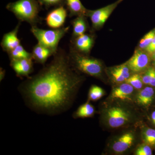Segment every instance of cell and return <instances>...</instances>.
I'll use <instances>...</instances> for the list:
<instances>
[{
	"label": "cell",
	"instance_id": "1",
	"mask_svg": "<svg viewBox=\"0 0 155 155\" xmlns=\"http://www.w3.org/2000/svg\"><path fill=\"white\" fill-rule=\"evenodd\" d=\"M49 64L19 86L26 104L39 113L57 115L72 105L84 78L72 67L69 54L59 48Z\"/></svg>",
	"mask_w": 155,
	"mask_h": 155
},
{
	"label": "cell",
	"instance_id": "2",
	"mask_svg": "<svg viewBox=\"0 0 155 155\" xmlns=\"http://www.w3.org/2000/svg\"><path fill=\"white\" fill-rule=\"evenodd\" d=\"M41 6L38 0H18L8 4L6 9L12 12L19 22H28L31 26L41 21L39 16Z\"/></svg>",
	"mask_w": 155,
	"mask_h": 155
},
{
	"label": "cell",
	"instance_id": "3",
	"mask_svg": "<svg viewBox=\"0 0 155 155\" xmlns=\"http://www.w3.org/2000/svg\"><path fill=\"white\" fill-rule=\"evenodd\" d=\"M68 54L70 64L75 70L93 77H101L104 67L100 60L78 52L71 47Z\"/></svg>",
	"mask_w": 155,
	"mask_h": 155
},
{
	"label": "cell",
	"instance_id": "4",
	"mask_svg": "<svg viewBox=\"0 0 155 155\" xmlns=\"http://www.w3.org/2000/svg\"><path fill=\"white\" fill-rule=\"evenodd\" d=\"M69 28V26H63L59 28L46 30L34 25L31 26V31L37 40L38 43L57 52L60 41L68 33Z\"/></svg>",
	"mask_w": 155,
	"mask_h": 155
},
{
	"label": "cell",
	"instance_id": "5",
	"mask_svg": "<svg viewBox=\"0 0 155 155\" xmlns=\"http://www.w3.org/2000/svg\"><path fill=\"white\" fill-rule=\"evenodd\" d=\"M131 117L129 111L119 106L110 107L105 113L107 124L112 128H118L127 125L131 121Z\"/></svg>",
	"mask_w": 155,
	"mask_h": 155
},
{
	"label": "cell",
	"instance_id": "6",
	"mask_svg": "<svg viewBox=\"0 0 155 155\" xmlns=\"http://www.w3.org/2000/svg\"><path fill=\"white\" fill-rule=\"evenodd\" d=\"M123 1L118 0L113 4L97 10H87L86 16L90 18L94 28L97 29L102 27L114 10Z\"/></svg>",
	"mask_w": 155,
	"mask_h": 155
},
{
	"label": "cell",
	"instance_id": "7",
	"mask_svg": "<svg viewBox=\"0 0 155 155\" xmlns=\"http://www.w3.org/2000/svg\"><path fill=\"white\" fill-rule=\"evenodd\" d=\"M150 61V59L148 53L140 49L136 50L133 56L126 64L132 72H139L148 68Z\"/></svg>",
	"mask_w": 155,
	"mask_h": 155
},
{
	"label": "cell",
	"instance_id": "8",
	"mask_svg": "<svg viewBox=\"0 0 155 155\" xmlns=\"http://www.w3.org/2000/svg\"><path fill=\"white\" fill-rule=\"evenodd\" d=\"M68 16V11L64 5L56 7L50 11L45 17L46 23L53 29L63 27Z\"/></svg>",
	"mask_w": 155,
	"mask_h": 155
},
{
	"label": "cell",
	"instance_id": "9",
	"mask_svg": "<svg viewBox=\"0 0 155 155\" xmlns=\"http://www.w3.org/2000/svg\"><path fill=\"white\" fill-rule=\"evenodd\" d=\"M32 58L13 59L10 60V66L18 77H29L33 72Z\"/></svg>",
	"mask_w": 155,
	"mask_h": 155
},
{
	"label": "cell",
	"instance_id": "10",
	"mask_svg": "<svg viewBox=\"0 0 155 155\" xmlns=\"http://www.w3.org/2000/svg\"><path fill=\"white\" fill-rule=\"evenodd\" d=\"M94 38L91 35L84 34L71 39L72 48L78 52L87 54L90 52L94 44Z\"/></svg>",
	"mask_w": 155,
	"mask_h": 155
},
{
	"label": "cell",
	"instance_id": "11",
	"mask_svg": "<svg viewBox=\"0 0 155 155\" xmlns=\"http://www.w3.org/2000/svg\"><path fill=\"white\" fill-rule=\"evenodd\" d=\"M135 140V135L133 132L129 131L123 134L114 142L112 150L115 153L125 152L132 146Z\"/></svg>",
	"mask_w": 155,
	"mask_h": 155
},
{
	"label": "cell",
	"instance_id": "12",
	"mask_svg": "<svg viewBox=\"0 0 155 155\" xmlns=\"http://www.w3.org/2000/svg\"><path fill=\"white\" fill-rule=\"evenodd\" d=\"M21 22H19L13 30L3 35L1 46L3 51L8 52L21 44L20 41L18 37V33Z\"/></svg>",
	"mask_w": 155,
	"mask_h": 155
},
{
	"label": "cell",
	"instance_id": "13",
	"mask_svg": "<svg viewBox=\"0 0 155 155\" xmlns=\"http://www.w3.org/2000/svg\"><path fill=\"white\" fill-rule=\"evenodd\" d=\"M55 52L38 43L35 45L32 49V59L38 64L44 65L49 58L54 56Z\"/></svg>",
	"mask_w": 155,
	"mask_h": 155
},
{
	"label": "cell",
	"instance_id": "14",
	"mask_svg": "<svg viewBox=\"0 0 155 155\" xmlns=\"http://www.w3.org/2000/svg\"><path fill=\"white\" fill-rule=\"evenodd\" d=\"M134 91V87L129 84L122 83L113 89L111 93L110 98L112 100L127 101L131 100V97Z\"/></svg>",
	"mask_w": 155,
	"mask_h": 155
},
{
	"label": "cell",
	"instance_id": "15",
	"mask_svg": "<svg viewBox=\"0 0 155 155\" xmlns=\"http://www.w3.org/2000/svg\"><path fill=\"white\" fill-rule=\"evenodd\" d=\"M130 69L127 64L113 67L110 74L113 81L117 83L124 82L130 76Z\"/></svg>",
	"mask_w": 155,
	"mask_h": 155
},
{
	"label": "cell",
	"instance_id": "16",
	"mask_svg": "<svg viewBox=\"0 0 155 155\" xmlns=\"http://www.w3.org/2000/svg\"><path fill=\"white\" fill-rule=\"evenodd\" d=\"M155 91L151 87H146L139 92L136 97L137 103L142 107H147L154 99Z\"/></svg>",
	"mask_w": 155,
	"mask_h": 155
},
{
	"label": "cell",
	"instance_id": "17",
	"mask_svg": "<svg viewBox=\"0 0 155 155\" xmlns=\"http://www.w3.org/2000/svg\"><path fill=\"white\" fill-rule=\"evenodd\" d=\"M65 5L69 12V17L84 15L86 16L87 10L85 8L80 0H66Z\"/></svg>",
	"mask_w": 155,
	"mask_h": 155
},
{
	"label": "cell",
	"instance_id": "18",
	"mask_svg": "<svg viewBox=\"0 0 155 155\" xmlns=\"http://www.w3.org/2000/svg\"><path fill=\"white\" fill-rule=\"evenodd\" d=\"M72 26V38H75L85 34L88 26L85 16H77L75 19L71 21Z\"/></svg>",
	"mask_w": 155,
	"mask_h": 155
},
{
	"label": "cell",
	"instance_id": "19",
	"mask_svg": "<svg viewBox=\"0 0 155 155\" xmlns=\"http://www.w3.org/2000/svg\"><path fill=\"white\" fill-rule=\"evenodd\" d=\"M95 110L94 107L88 101L81 105L73 114V118H85L92 117L94 115Z\"/></svg>",
	"mask_w": 155,
	"mask_h": 155
},
{
	"label": "cell",
	"instance_id": "20",
	"mask_svg": "<svg viewBox=\"0 0 155 155\" xmlns=\"http://www.w3.org/2000/svg\"><path fill=\"white\" fill-rule=\"evenodd\" d=\"M8 53L10 60L13 59H29L32 58L31 53H29L25 49L21 44Z\"/></svg>",
	"mask_w": 155,
	"mask_h": 155
},
{
	"label": "cell",
	"instance_id": "21",
	"mask_svg": "<svg viewBox=\"0 0 155 155\" xmlns=\"http://www.w3.org/2000/svg\"><path fill=\"white\" fill-rule=\"evenodd\" d=\"M142 138L144 143L155 149V129L145 127L142 130Z\"/></svg>",
	"mask_w": 155,
	"mask_h": 155
},
{
	"label": "cell",
	"instance_id": "22",
	"mask_svg": "<svg viewBox=\"0 0 155 155\" xmlns=\"http://www.w3.org/2000/svg\"><path fill=\"white\" fill-rule=\"evenodd\" d=\"M104 94V91L101 87L97 85H92L89 91L88 100L96 101L101 98Z\"/></svg>",
	"mask_w": 155,
	"mask_h": 155
},
{
	"label": "cell",
	"instance_id": "23",
	"mask_svg": "<svg viewBox=\"0 0 155 155\" xmlns=\"http://www.w3.org/2000/svg\"><path fill=\"white\" fill-rule=\"evenodd\" d=\"M125 82L130 84L137 89H141L143 84L142 76L138 74H135L130 76L125 81Z\"/></svg>",
	"mask_w": 155,
	"mask_h": 155
},
{
	"label": "cell",
	"instance_id": "24",
	"mask_svg": "<svg viewBox=\"0 0 155 155\" xmlns=\"http://www.w3.org/2000/svg\"><path fill=\"white\" fill-rule=\"evenodd\" d=\"M155 36V29L151 31L144 35L141 39L139 45V47L140 49H145L149 45L152 41Z\"/></svg>",
	"mask_w": 155,
	"mask_h": 155
},
{
	"label": "cell",
	"instance_id": "25",
	"mask_svg": "<svg viewBox=\"0 0 155 155\" xmlns=\"http://www.w3.org/2000/svg\"><path fill=\"white\" fill-rule=\"evenodd\" d=\"M41 5L45 8L51 7H58L65 5L66 0H38Z\"/></svg>",
	"mask_w": 155,
	"mask_h": 155
},
{
	"label": "cell",
	"instance_id": "26",
	"mask_svg": "<svg viewBox=\"0 0 155 155\" xmlns=\"http://www.w3.org/2000/svg\"><path fill=\"white\" fill-rule=\"evenodd\" d=\"M152 147L144 143L140 145L136 150V155H152L153 154Z\"/></svg>",
	"mask_w": 155,
	"mask_h": 155
},
{
	"label": "cell",
	"instance_id": "27",
	"mask_svg": "<svg viewBox=\"0 0 155 155\" xmlns=\"http://www.w3.org/2000/svg\"><path fill=\"white\" fill-rule=\"evenodd\" d=\"M154 69V68L152 67L148 68L144 74L142 76V80L144 84H150Z\"/></svg>",
	"mask_w": 155,
	"mask_h": 155
},
{
	"label": "cell",
	"instance_id": "28",
	"mask_svg": "<svg viewBox=\"0 0 155 155\" xmlns=\"http://www.w3.org/2000/svg\"><path fill=\"white\" fill-rule=\"evenodd\" d=\"M146 52L148 53L149 54H152L155 51V36L153 39L151 43L145 49Z\"/></svg>",
	"mask_w": 155,
	"mask_h": 155
},
{
	"label": "cell",
	"instance_id": "29",
	"mask_svg": "<svg viewBox=\"0 0 155 155\" xmlns=\"http://www.w3.org/2000/svg\"><path fill=\"white\" fill-rule=\"evenodd\" d=\"M149 85L152 87H155V69H154L153 71L152 76Z\"/></svg>",
	"mask_w": 155,
	"mask_h": 155
},
{
	"label": "cell",
	"instance_id": "30",
	"mask_svg": "<svg viewBox=\"0 0 155 155\" xmlns=\"http://www.w3.org/2000/svg\"><path fill=\"white\" fill-rule=\"evenodd\" d=\"M6 71L5 69L1 67L0 68V81H2L5 76Z\"/></svg>",
	"mask_w": 155,
	"mask_h": 155
},
{
	"label": "cell",
	"instance_id": "31",
	"mask_svg": "<svg viewBox=\"0 0 155 155\" xmlns=\"http://www.w3.org/2000/svg\"><path fill=\"white\" fill-rule=\"evenodd\" d=\"M151 121L153 125L155 126V111H153L151 114Z\"/></svg>",
	"mask_w": 155,
	"mask_h": 155
},
{
	"label": "cell",
	"instance_id": "32",
	"mask_svg": "<svg viewBox=\"0 0 155 155\" xmlns=\"http://www.w3.org/2000/svg\"><path fill=\"white\" fill-rule=\"evenodd\" d=\"M152 58L154 60H155V51L152 54Z\"/></svg>",
	"mask_w": 155,
	"mask_h": 155
},
{
	"label": "cell",
	"instance_id": "33",
	"mask_svg": "<svg viewBox=\"0 0 155 155\" xmlns=\"http://www.w3.org/2000/svg\"><path fill=\"white\" fill-rule=\"evenodd\" d=\"M154 65L155 67V60H154Z\"/></svg>",
	"mask_w": 155,
	"mask_h": 155
}]
</instances>
